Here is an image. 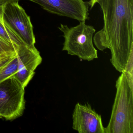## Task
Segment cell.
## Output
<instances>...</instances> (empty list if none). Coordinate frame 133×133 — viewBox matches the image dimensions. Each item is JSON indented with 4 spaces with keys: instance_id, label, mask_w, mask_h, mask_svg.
I'll return each mask as SVG.
<instances>
[{
    "instance_id": "obj_1",
    "label": "cell",
    "mask_w": 133,
    "mask_h": 133,
    "mask_svg": "<svg viewBox=\"0 0 133 133\" xmlns=\"http://www.w3.org/2000/svg\"><path fill=\"white\" fill-rule=\"evenodd\" d=\"M103 15L102 28L93 36L100 51L108 49L117 71H124L133 52V0H97Z\"/></svg>"
},
{
    "instance_id": "obj_2",
    "label": "cell",
    "mask_w": 133,
    "mask_h": 133,
    "mask_svg": "<svg viewBox=\"0 0 133 133\" xmlns=\"http://www.w3.org/2000/svg\"><path fill=\"white\" fill-rule=\"evenodd\" d=\"M121 73L116 81V96L105 133H133V89L124 72Z\"/></svg>"
},
{
    "instance_id": "obj_3",
    "label": "cell",
    "mask_w": 133,
    "mask_h": 133,
    "mask_svg": "<svg viewBox=\"0 0 133 133\" xmlns=\"http://www.w3.org/2000/svg\"><path fill=\"white\" fill-rule=\"evenodd\" d=\"M58 28L63 34V51H67L68 54L77 56L82 60L91 61L98 58L97 50L93 45L96 32L94 27L82 21L77 26L71 28L61 24Z\"/></svg>"
},
{
    "instance_id": "obj_4",
    "label": "cell",
    "mask_w": 133,
    "mask_h": 133,
    "mask_svg": "<svg viewBox=\"0 0 133 133\" xmlns=\"http://www.w3.org/2000/svg\"><path fill=\"white\" fill-rule=\"evenodd\" d=\"M24 88L12 76L0 83V115L8 120L22 115L25 107Z\"/></svg>"
},
{
    "instance_id": "obj_5",
    "label": "cell",
    "mask_w": 133,
    "mask_h": 133,
    "mask_svg": "<svg viewBox=\"0 0 133 133\" xmlns=\"http://www.w3.org/2000/svg\"><path fill=\"white\" fill-rule=\"evenodd\" d=\"M4 22L26 46L35 47V37L30 17L18 2L4 5Z\"/></svg>"
},
{
    "instance_id": "obj_6",
    "label": "cell",
    "mask_w": 133,
    "mask_h": 133,
    "mask_svg": "<svg viewBox=\"0 0 133 133\" xmlns=\"http://www.w3.org/2000/svg\"><path fill=\"white\" fill-rule=\"evenodd\" d=\"M48 12L59 16L85 21L89 19V2L84 0H28Z\"/></svg>"
},
{
    "instance_id": "obj_7",
    "label": "cell",
    "mask_w": 133,
    "mask_h": 133,
    "mask_svg": "<svg viewBox=\"0 0 133 133\" xmlns=\"http://www.w3.org/2000/svg\"><path fill=\"white\" fill-rule=\"evenodd\" d=\"M73 126L79 133H105L101 116L97 113L90 104L78 103L72 115Z\"/></svg>"
},
{
    "instance_id": "obj_8",
    "label": "cell",
    "mask_w": 133,
    "mask_h": 133,
    "mask_svg": "<svg viewBox=\"0 0 133 133\" xmlns=\"http://www.w3.org/2000/svg\"><path fill=\"white\" fill-rule=\"evenodd\" d=\"M16 54L17 71L14 76L25 88L34 77L35 70L42 63V58L36 47L25 45L18 46Z\"/></svg>"
},
{
    "instance_id": "obj_9",
    "label": "cell",
    "mask_w": 133,
    "mask_h": 133,
    "mask_svg": "<svg viewBox=\"0 0 133 133\" xmlns=\"http://www.w3.org/2000/svg\"><path fill=\"white\" fill-rule=\"evenodd\" d=\"M4 5L0 6V37L18 46L25 45L4 22L3 19Z\"/></svg>"
},
{
    "instance_id": "obj_10",
    "label": "cell",
    "mask_w": 133,
    "mask_h": 133,
    "mask_svg": "<svg viewBox=\"0 0 133 133\" xmlns=\"http://www.w3.org/2000/svg\"><path fill=\"white\" fill-rule=\"evenodd\" d=\"M17 68L18 60L16 54L15 57L6 66L0 70V83L14 75L17 71Z\"/></svg>"
},
{
    "instance_id": "obj_11",
    "label": "cell",
    "mask_w": 133,
    "mask_h": 133,
    "mask_svg": "<svg viewBox=\"0 0 133 133\" xmlns=\"http://www.w3.org/2000/svg\"><path fill=\"white\" fill-rule=\"evenodd\" d=\"M18 46L0 37V59L15 53Z\"/></svg>"
},
{
    "instance_id": "obj_12",
    "label": "cell",
    "mask_w": 133,
    "mask_h": 133,
    "mask_svg": "<svg viewBox=\"0 0 133 133\" xmlns=\"http://www.w3.org/2000/svg\"><path fill=\"white\" fill-rule=\"evenodd\" d=\"M133 52L131 53L125 66L124 72L131 88L133 89Z\"/></svg>"
},
{
    "instance_id": "obj_13",
    "label": "cell",
    "mask_w": 133,
    "mask_h": 133,
    "mask_svg": "<svg viewBox=\"0 0 133 133\" xmlns=\"http://www.w3.org/2000/svg\"><path fill=\"white\" fill-rule=\"evenodd\" d=\"M16 56V52L14 54L7 56L0 59V70L6 66Z\"/></svg>"
},
{
    "instance_id": "obj_14",
    "label": "cell",
    "mask_w": 133,
    "mask_h": 133,
    "mask_svg": "<svg viewBox=\"0 0 133 133\" xmlns=\"http://www.w3.org/2000/svg\"><path fill=\"white\" fill-rule=\"evenodd\" d=\"M19 0H0V6L5 5L9 3L18 2Z\"/></svg>"
},
{
    "instance_id": "obj_15",
    "label": "cell",
    "mask_w": 133,
    "mask_h": 133,
    "mask_svg": "<svg viewBox=\"0 0 133 133\" xmlns=\"http://www.w3.org/2000/svg\"><path fill=\"white\" fill-rule=\"evenodd\" d=\"M97 0H90L89 2V4L90 6V9H91L96 3Z\"/></svg>"
},
{
    "instance_id": "obj_16",
    "label": "cell",
    "mask_w": 133,
    "mask_h": 133,
    "mask_svg": "<svg viewBox=\"0 0 133 133\" xmlns=\"http://www.w3.org/2000/svg\"><path fill=\"white\" fill-rule=\"evenodd\" d=\"M1 117V115H0V117Z\"/></svg>"
}]
</instances>
